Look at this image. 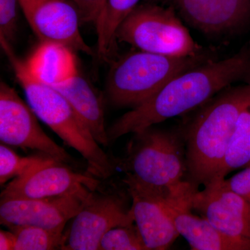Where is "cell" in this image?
I'll use <instances>...</instances> for the list:
<instances>
[{
  "label": "cell",
  "instance_id": "23",
  "mask_svg": "<svg viewBox=\"0 0 250 250\" xmlns=\"http://www.w3.org/2000/svg\"><path fill=\"white\" fill-rule=\"evenodd\" d=\"M21 0H0V37L11 42L17 31L18 6Z\"/></svg>",
  "mask_w": 250,
  "mask_h": 250
},
{
  "label": "cell",
  "instance_id": "10",
  "mask_svg": "<svg viewBox=\"0 0 250 250\" xmlns=\"http://www.w3.org/2000/svg\"><path fill=\"white\" fill-rule=\"evenodd\" d=\"M92 191L85 188L58 196L1 201L0 223L8 228L31 225L52 229L65 225L80 211Z\"/></svg>",
  "mask_w": 250,
  "mask_h": 250
},
{
  "label": "cell",
  "instance_id": "1",
  "mask_svg": "<svg viewBox=\"0 0 250 250\" xmlns=\"http://www.w3.org/2000/svg\"><path fill=\"white\" fill-rule=\"evenodd\" d=\"M250 70V57L241 53L208 62L171 80L150 98L125 113L107 129L109 142L135 134L201 106Z\"/></svg>",
  "mask_w": 250,
  "mask_h": 250
},
{
  "label": "cell",
  "instance_id": "12",
  "mask_svg": "<svg viewBox=\"0 0 250 250\" xmlns=\"http://www.w3.org/2000/svg\"><path fill=\"white\" fill-rule=\"evenodd\" d=\"M123 182L132 199L135 225L148 250L169 249L179 233L163 205V196L168 193L143 184L129 174Z\"/></svg>",
  "mask_w": 250,
  "mask_h": 250
},
{
  "label": "cell",
  "instance_id": "14",
  "mask_svg": "<svg viewBox=\"0 0 250 250\" xmlns=\"http://www.w3.org/2000/svg\"><path fill=\"white\" fill-rule=\"evenodd\" d=\"M163 205L182 235L193 250H250L248 243L219 231L203 217L191 213L190 204L164 194Z\"/></svg>",
  "mask_w": 250,
  "mask_h": 250
},
{
  "label": "cell",
  "instance_id": "5",
  "mask_svg": "<svg viewBox=\"0 0 250 250\" xmlns=\"http://www.w3.org/2000/svg\"><path fill=\"white\" fill-rule=\"evenodd\" d=\"M210 62L203 53L176 57L140 50L113 62L107 82V95L116 106H139L171 80Z\"/></svg>",
  "mask_w": 250,
  "mask_h": 250
},
{
  "label": "cell",
  "instance_id": "25",
  "mask_svg": "<svg viewBox=\"0 0 250 250\" xmlns=\"http://www.w3.org/2000/svg\"><path fill=\"white\" fill-rule=\"evenodd\" d=\"M76 6L83 22L95 23L101 12L105 0H71Z\"/></svg>",
  "mask_w": 250,
  "mask_h": 250
},
{
  "label": "cell",
  "instance_id": "3",
  "mask_svg": "<svg viewBox=\"0 0 250 250\" xmlns=\"http://www.w3.org/2000/svg\"><path fill=\"white\" fill-rule=\"evenodd\" d=\"M0 42L38 118L84 158L92 175L108 178L114 170L113 163L72 105L58 90L31 76L25 62L15 54L9 41L0 38Z\"/></svg>",
  "mask_w": 250,
  "mask_h": 250
},
{
  "label": "cell",
  "instance_id": "21",
  "mask_svg": "<svg viewBox=\"0 0 250 250\" xmlns=\"http://www.w3.org/2000/svg\"><path fill=\"white\" fill-rule=\"evenodd\" d=\"M52 158L42 156L22 157L7 145H0V184L4 185L11 179L26 175Z\"/></svg>",
  "mask_w": 250,
  "mask_h": 250
},
{
  "label": "cell",
  "instance_id": "15",
  "mask_svg": "<svg viewBox=\"0 0 250 250\" xmlns=\"http://www.w3.org/2000/svg\"><path fill=\"white\" fill-rule=\"evenodd\" d=\"M189 24L207 34L228 32L250 17V0H167Z\"/></svg>",
  "mask_w": 250,
  "mask_h": 250
},
{
  "label": "cell",
  "instance_id": "16",
  "mask_svg": "<svg viewBox=\"0 0 250 250\" xmlns=\"http://www.w3.org/2000/svg\"><path fill=\"white\" fill-rule=\"evenodd\" d=\"M54 88L72 105L99 144L108 146L103 100L90 82L78 72Z\"/></svg>",
  "mask_w": 250,
  "mask_h": 250
},
{
  "label": "cell",
  "instance_id": "20",
  "mask_svg": "<svg viewBox=\"0 0 250 250\" xmlns=\"http://www.w3.org/2000/svg\"><path fill=\"white\" fill-rule=\"evenodd\" d=\"M65 225L56 228L24 225L9 228L14 233V250H61Z\"/></svg>",
  "mask_w": 250,
  "mask_h": 250
},
{
  "label": "cell",
  "instance_id": "17",
  "mask_svg": "<svg viewBox=\"0 0 250 250\" xmlns=\"http://www.w3.org/2000/svg\"><path fill=\"white\" fill-rule=\"evenodd\" d=\"M25 64L31 76L52 87L62 84L79 72L73 50L54 42H41Z\"/></svg>",
  "mask_w": 250,
  "mask_h": 250
},
{
  "label": "cell",
  "instance_id": "19",
  "mask_svg": "<svg viewBox=\"0 0 250 250\" xmlns=\"http://www.w3.org/2000/svg\"><path fill=\"white\" fill-rule=\"evenodd\" d=\"M250 166V106L240 115L227 147L217 179H225L231 171ZM216 180V179H215Z\"/></svg>",
  "mask_w": 250,
  "mask_h": 250
},
{
  "label": "cell",
  "instance_id": "13",
  "mask_svg": "<svg viewBox=\"0 0 250 250\" xmlns=\"http://www.w3.org/2000/svg\"><path fill=\"white\" fill-rule=\"evenodd\" d=\"M98 179L77 173L52 159L23 177L13 179L1 193V201L46 198L67 195L88 188L95 190Z\"/></svg>",
  "mask_w": 250,
  "mask_h": 250
},
{
  "label": "cell",
  "instance_id": "22",
  "mask_svg": "<svg viewBox=\"0 0 250 250\" xmlns=\"http://www.w3.org/2000/svg\"><path fill=\"white\" fill-rule=\"evenodd\" d=\"M99 250H148L136 225L116 227L105 233Z\"/></svg>",
  "mask_w": 250,
  "mask_h": 250
},
{
  "label": "cell",
  "instance_id": "11",
  "mask_svg": "<svg viewBox=\"0 0 250 250\" xmlns=\"http://www.w3.org/2000/svg\"><path fill=\"white\" fill-rule=\"evenodd\" d=\"M223 179L210 182L201 191L195 190L190 208L219 231L250 246V204L225 187Z\"/></svg>",
  "mask_w": 250,
  "mask_h": 250
},
{
  "label": "cell",
  "instance_id": "7",
  "mask_svg": "<svg viewBox=\"0 0 250 250\" xmlns=\"http://www.w3.org/2000/svg\"><path fill=\"white\" fill-rule=\"evenodd\" d=\"M38 117L29 104L5 82L0 83V141L9 146L38 151L59 161L71 157L41 127Z\"/></svg>",
  "mask_w": 250,
  "mask_h": 250
},
{
  "label": "cell",
  "instance_id": "6",
  "mask_svg": "<svg viewBox=\"0 0 250 250\" xmlns=\"http://www.w3.org/2000/svg\"><path fill=\"white\" fill-rule=\"evenodd\" d=\"M116 37L140 50L161 55L187 57L202 53L172 7L137 6L122 23Z\"/></svg>",
  "mask_w": 250,
  "mask_h": 250
},
{
  "label": "cell",
  "instance_id": "9",
  "mask_svg": "<svg viewBox=\"0 0 250 250\" xmlns=\"http://www.w3.org/2000/svg\"><path fill=\"white\" fill-rule=\"evenodd\" d=\"M23 13L41 42H54L94 56L80 31V14L71 0H21Z\"/></svg>",
  "mask_w": 250,
  "mask_h": 250
},
{
  "label": "cell",
  "instance_id": "2",
  "mask_svg": "<svg viewBox=\"0 0 250 250\" xmlns=\"http://www.w3.org/2000/svg\"><path fill=\"white\" fill-rule=\"evenodd\" d=\"M250 106V85L226 89L202 108L185 138L188 179L195 188L218 178L230 138Z\"/></svg>",
  "mask_w": 250,
  "mask_h": 250
},
{
  "label": "cell",
  "instance_id": "8",
  "mask_svg": "<svg viewBox=\"0 0 250 250\" xmlns=\"http://www.w3.org/2000/svg\"><path fill=\"white\" fill-rule=\"evenodd\" d=\"M64 234L62 250H99L100 241L111 229L132 225L134 216L116 194L91 192Z\"/></svg>",
  "mask_w": 250,
  "mask_h": 250
},
{
  "label": "cell",
  "instance_id": "24",
  "mask_svg": "<svg viewBox=\"0 0 250 250\" xmlns=\"http://www.w3.org/2000/svg\"><path fill=\"white\" fill-rule=\"evenodd\" d=\"M223 184L250 204V166L233 177L223 179Z\"/></svg>",
  "mask_w": 250,
  "mask_h": 250
},
{
  "label": "cell",
  "instance_id": "18",
  "mask_svg": "<svg viewBox=\"0 0 250 250\" xmlns=\"http://www.w3.org/2000/svg\"><path fill=\"white\" fill-rule=\"evenodd\" d=\"M141 0H105L95 24L98 35V58L109 62L116 52L117 31L122 23L136 7Z\"/></svg>",
  "mask_w": 250,
  "mask_h": 250
},
{
  "label": "cell",
  "instance_id": "26",
  "mask_svg": "<svg viewBox=\"0 0 250 250\" xmlns=\"http://www.w3.org/2000/svg\"><path fill=\"white\" fill-rule=\"evenodd\" d=\"M15 236L14 233L10 231L1 230L0 231V250H14Z\"/></svg>",
  "mask_w": 250,
  "mask_h": 250
},
{
  "label": "cell",
  "instance_id": "4",
  "mask_svg": "<svg viewBox=\"0 0 250 250\" xmlns=\"http://www.w3.org/2000/svg\"><path fill=\"white\" fill-rule=\"evenodd\" d=\"M121 166L126 174L170 197L190 200L197 190L188 177L185 138L176 131L153 129L135 133Z\"/></svg>",
  "mask_w": 250,
  "mask_h": 250
}]
</instances>
